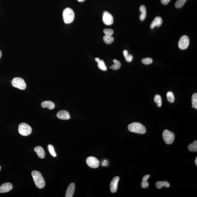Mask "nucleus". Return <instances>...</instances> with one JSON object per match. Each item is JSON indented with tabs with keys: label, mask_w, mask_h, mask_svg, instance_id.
<instances>
[{
	"label": "nucleus",
	"mask_w": 197,
	"mask_h": 197,
	"mask_svg": "<svg viewBox=\"0 0 197 197\" xmlns=\"http://www.w3.org/2000/svg\"><path fill=\"white\" fill-rule=\"evenodd\" d=\"M167 98L169 102L173 103L175 101V98L173 93L171 91L168 92L166 94Z\"/></svg>",
	"instance_id": "nucleus-24"
},
{
	"label": "nucleus",
	"mask_w": 197,
	"mask_h": 197,
	"mask_svg": "<svg viewBox=\"0 0 197 197\" xmlns=\"http://www.w3.org/2000/svg\"><path fill=\"white\" fill-rule=\"evenodd\" d=\"M32 132L31 127L25 123H22L18 127V132L21 135L27 136L31 135Z\"/></svg>",
	"instance_id": "nucleus-4"
},
{
	"label": "nucleus",
	"mask_w": 197,
	"mask_h": 197,
	"mask_svg": "<svg viewBox=\"0 0 197 197\" xmlns=\"http://www.w3.org/2000/svg\"><path fill=\"white\" fill-rule=\"evenodd\" d=\"M171 0H161V2L164 5H167L170 2Z\"/></svg>",
	"instance_id": "nucleus-33"
},
{
	"label": "nucleus",
	"mask_w": 197,
	"mask_h": 197,
	"mask_svg": "<svg viewBox=\"0 0 197 197\" xmlns=\"http://www.w3.org/2000/svg\"><path fill=\"white\" fill-rule=\"evenodd\" d=\"M123 54L124 57L125 58L126 57L127 55H128V51L125 50L123 51Z\"/></svg>",
	"instance_id": "nucleus-35"
},
{
	"label": "nucleus",
	"mask_w": 197,
	"mask_h": 197,
	"mask_svg": "<svg viewBox=\"0 0 197 197\" xmlns=\"http://www.w3.org/2000/svg\"><path fill=\"white\" fill-rule=\"evenodd\" d=\"M189 40L187 35H183L180 38L178 43V46L180 49L185 50L188 48L189 45Z\"/></svg>",
	"instance_id": "nucleus-7"
},
{
	"label": "nucleus",
	"mask_w": 197,
	"mask_h": 197,
	"mask_svg": "<svg viewBox=\"0 0 197 197\" xmlns=\"http://www.w3.org/2000/svg\"><path fill=\"white\" fill-rule=\"evenodd\" d=\"M113 62L114 64L111 65V66L110 67V68L114 70H117L120 69L121 65V62L116 59L114 60Z\"/></svg>",
	"instance_id": "nucleus-19"
},
{
	"label": "nucleus",
	"mask_w": 197,
	"mask_h": 197,
	"mask_svg": "<svg viewBox=\"0 0 197 197\" xmlns=\"http://www.w3.org/2000/svg\"><path fill=\"white\" fill-rule=\"evenodd\" d=\"M86 163L88 166L92 168H98L100 165L98 160L95 157L92 156L88 157L87 158Z\"/></svg>",
	"instance_id": "nucleus-8"
},
{
	"label": "nucleus",
	"mask_w": 197,
	"mask_h": 197,
	"mask_svg": "<svg viewBox=\"0 0 197 197\" xmlns=\"http://www.w3.org/2000/svg\"><path fill=\"white\" fill-rule=\"evenodd\" d=\"M103 32L105 35H112L114 33V31L111 28H105Z\"/></svg>",
	"instance_id": "nucleus-29"
},
{
	"label": "nucleus",
	"mask_w": 197,
	"mask_h": 197,
	"mask_svg": "<svg viewBox=\"0 0 197 197\" xmlns=\"http://www.w3.org/2000/svg\"><path fill=\"white\" fill-rule=\"evenodd\" d=\"M41 106L43 108H47L49 110H52L55 108L54 103L51 101H46L42 103Z\"/></svg>",
	"instance_id": "nucleus-16"
},
{
	"label": "nucleus",
	"mask_w": 197,
	"mask_h": 197,
	"mask_svg": "<svg viewBox=\"0 0 197 197\" xmlns=\"http://www.w3.org/2000/svg\"><path fill=\"white\" fill-rule=\"evenodd\" d=\"M57 116L60 119L68 120L70 119L71 116L69 113L65 110H61L57 113Z\"/></svg>",
	"instance_id": "nucleus-12"
},
{
	"label": "nucleus",
	"mask_w": 197,
	"mask_h": 197,
	"mask_svg": "<svg viewBox=\"0 0 197 197\" xmlns=\"http://www.w3.org/2000/svg\"><path fill=\"white\" fill-rule=\"evenodd\" d=\"M195 164H196V165H197V157H196V158L195 160Z\"/></svg>",
	"instance_id": "nucleus-37"
},
{
	"label": "nucleus",
	"mask_w": 197,
	"mask_h": 197,
	"mask_svg": "<svg viewBox=\"0 0 197 197\" xmlns=\"http://www.w3.org/2000/svg\"><path fill=\"white\" fill-rule=\"evenodd\" d=\"M153 60L152 58H144L142 60V62L145 65H149L152 64L153 62Z\"/></svg>",
	"instance_id": "nucleus-28"
},
{
	"label": "nucleus",
	"mask_w": 197,
	"mask_h": 197,
	"mask_svg": "<svg viewBox=\"0 0 197 197\" xmlns=\"http://www.w3.org/2000/svg\"><path fill=\"white\" fill-rule=\"evenodd\" d=\"M31 175L37 187L40 189L44 188L45 185V181L40 172L37 171H33Z\"/></svg>",
	"instance_id": "nucleus-1"
},
{
	"label": "nucleus",
	"mask_w": 197,
	"mask_h": 197,
	"mask_svg": "<svg viewBox=\"0 0 197 197\" xmlns=\"http://www.w3.org/2000/svg\"><path fill=\"white\" fill-rule=\"evenodd\" d=\"M62 17L65 23L71 24L73 22L75 18V13L71 8H66L63 11Z\"/></svg>",
	"instance_id": "nucleus-3"
},
{
	"label": "nucleus",
	"mask_w": 197,
	"mask_h": 197,
	"mask_svg": "<svg viewBox=\"0 0 197 197\" xmlns=\"http://www.w3.org/2000/svg\"><path fill=\"white\" fill-rule=\"evenodd\" d=\"M13 186L12 184L10 182H6L0 186V193H4L9 192L12 189Z\"/></svg>",
	"instance_id": "nucleus-11"
},
{
	"label": "nucleus",
	"mask_w": 197,
	"mask_h": 197,
	"mask_svg": "<svg viewBox=\"0 0 197 197\" xmlns=\"http://www.w3.org/2000/svg\"><path fill=\"white\" fill-rule=\"evenodd\" d=\"M162 23V20L161 17H157L154 19L151 23L150 27L151 28L153 29L155 27H160Z\"/></svg>",
	"instance_id": "nucleus-14"
},
{
	"label": "nucleus",
	"mask_w": 197,
	"mask_h": 197,
	"mask_svg": "<svg viewBox=\"0 0 197 197\" xmlns=\"http://www.w3.org/2000/svg\"><path fill=\"white\" fill-rule=\"evenodd\" d=\"M98 68H99L100 69L102 70V71H106L107 70V68L106 67V65L105 64V62L103 60H101L98 62Z\"/></svg>",
	"instance_id": "nucleus-23"
},
{
	"label": "nucleus",
	"mask_w": 197,
	"mask_h": 197,
	"mask_svg": "<svg viewBox=\"0 0 197 197\" xmlns=\"http://www.w3.org/2000/svg\"><path fill=\"white\" fill-rule=\"evenodd\" d=\"M12 86L21 90L25 89L26 85L25 81L23 78L17 77L13 78L11 81Z\"/></svg>",
	"instance_id": "nucleus-5"
},
{
	"label": "nucleus",
	"mask_w": 197,
	"mask_h": 197,
	"mask_svg": "<svg viewBox=\"0 0 197 197\" xmlns=\"http://www.w3.org/2000/svg\"><path fill=\"white\" fill-rule=\"evenodd\" d=\"M75 185L74 183H71L68 186L66 193V197H72L73 196L75 191Z\"/></svg>",
	"instance_id": "nucleus-13"
},
{
	"label": "nucleus",
	"mask_w": 197,
	"mask_h": 197,
	"mask_svg": "<svg viewBox=\"0 0 197 197\" xmlns=\"http://www.w3.org/2000/svg\"><path fill=\"white\" fill-rule=\"evenodd\" d=\"M128 129L131 132L144 134L146 132V128L142 124L138 122H133L128 125Z\"/></svg>",
	"instance_id": "nucleus-2"
},
{
	"label": "nucleus",
	"mask_w": 197,
	"mask_h": 197,
	"mask_svg": "<svg viewBox=\"0 0 197 197\" xmlns=\"http://www.w3.org/2000/svg\"><path fill=\"white\" fill-rule=\"evenodd\" d=\"M119 179V177L116 176L113 178L111 181L110 185V189L112 193L116 192L117 190L118 183Z\"/></svg>",
	"instance_id": "nucleus-10"
},
{
	"label": "nucleus",
	"mask_w": 197,
	"mask_h": 197,
	"mask_svg": "<svg viewBox=\"0 0 197 197\" xmlns=\"http://www.w3.org/2000/svg\"><path fill=\"white\" fill-rule=\"evenodd\" d=\"M154 101L157 104V105L159 107H161L162 105V99L160 96L159 95H157L155 96L154 98Z\"/></svg>",
	"instance_id": "nucleus-25"
},
{
	"label": "nucleus",
	"mask_w": 197,
	"mask_h": 197,
	"mask_svg": "<svg viewBox=\"0 0 197 197\" xmlns=\"http://www.w3.org/2000/svg\"><path fill=\"white\" fill-rule=\"evenodd\" d=\"M125 60L127 62H131L132 61V59H133V56L132 55H127L126 57Z\"/></svg>",
	"instance_id": "nucleus-31"
},
{
	"label": "nucleus",
	"mask_w": 197,
	"mask_h": 197,
	"mask_svg": "<svg viewBox=\"0 0 197 197\" xmlns=\"http://www.w3.org/2000/svg\"><path fill=\"white\" fill-rule=\"evenodd\" d=\"M188 149L191 152H196L197 151V141H195L192 143L188 146Z\"/></svg>",
	"instance_id": "nucleus-20"
},
{
	"label": "nucleus",
	"mask_w": 197,
	"mask_h": 197,
	"mask_svg": "<svg viewBox=\"0 0 197 197\" xmlns=\"http://www.w3.org/2000/svg\"><path fill=\"white\" fill-rule=\"evenodd\" d=\"M192 108L197 109V94L195 93L192 95Z\"/></svg>",
	"instance_id": "nucleus-22"
},
{
	"label": "nucleus",
	"mask_w": 197,
	"mask_h": 197,
	"mask_svg": "<svg viewBox=\"0 0 197 197\" xmlns=\"http://www.w3.org/2000/svg\"><path fill=\"white\" fill-rule=\"evenodd\" d=\"M2 55V53L1 51H0V58H1V56Z\"/></svg>",
	"instance_id": "nucleus-39"
},
{
	"label": "nucleus",
	"mask_w": 197,
	"mask_h": 197,
	"mask_svg": "<svg viewBox=\"0 0 197 197\" xmlns=\"http://www.w3.org/2000/svg\"><path fill=\"white\" fill-rule=\"evenodd\" d=\"M48 149L49 151V153H50L51 155L52 156L54 157H56L57 156V155L56 153H55V149L53 145H48Z\"/></svg>",
	"instance_id": "nucleus-26"
},
{
	"label": "nucleus",
	"mask_w": 197,
	"mask_h": 197,
	"mask_svg": "<svg viewBox=\"0 0 197 197\" xmlns=\"http://www.w3.org/2000/svg\"><path fill=\"white\" fill-rule=\"evenodd\" d=\"M108 161L107 160H104L102 161V165L103 166H108Z\"/></svg>",
	"instance_id": "nucleus-32"
},
{
	"label": "nucleus",
	"mask_w": 197,
	"mask_h": 197,
	"mask_svg": "<svg viewBox=\"0 0 197 197\" xmlns=\"http://www.w3.org/2000/svg\"><path fill=\"white\" fill-rule=\"evenodd\" d=\"M100 60V59L98 58H95V61H96L97 62H99Z\"/></svg>",
	"instance_id": "nucleus-36"
},
{
	"label": "nucleus",
	"mask_w": 197,
	"mask_h": 197,
	"mask_svg": "<svg viewBox=\"0 0 197 197\" xmlns=\"http://www.w3.org/2000/svg\"><path fill=\"white\" fill-rule=\"evenodd\" d=\"M149 186V184L147 181H142L141 182V187L142 188H148Z\"/></svg>",
	"instance_id": "nucleus-30"
},
{
	"label": "nucleus",
	"mask_w": 197,
	"mask_h": 197,
	"mask_svg": "<svg viewBox=\"0 0 197 197\" xmlns=\"http://www.w3.org/2000/svg\"><path fill=\"white\" fill-rule=\"evenodd\" d=\"M102 19L104 24L106 25H111L114 23L113 17L108 11H105L103 12Z\"/></svg>",
	"instance_id": "nucleus-9"
},
{
	"label": "nucleus",
	"mask_w": 197,
	"mask_h": 197,
	"mask_svg": "<svg viewBox=\"0 0 197 197\" xmlns=\"http://www.w3.org/2000/svg\"><path fill=\"white\" fill-rule=\"evenodd\" d=\"M141 14L140 15L139 18L141 21H143L145 19L146 16V9L145 6L141 5L139 8Z\"/></svg>",
	"instance_id": "nucleus-17"
},
{
	"label": "nucleus",
	"mask_w": 197,
	"mask_h": 197,
	"mask_svg": "<svg viewBox=\"0 0 197 197\" xmlns=\"http://www.w3.org/2000/svg\"><path fill=\"white\" fill-rule=\"evenodd\" d=\"M34 151L37 154V155L39 158H44L45 156V153L43 148L41 146H37L35 147L34 149Z\"/></svg>",
	"instance_id": "nucleus-15"
},
{
	"label": "nucleus",
	"mask_w": 197,
	"mask_h": 197,
	"mask_svg": "<svg viewBox=\"0 0 197 197\" xmlns=\"http://www.w3.org/2000/svg\"><path fill=\"white\" fill-rule=\"evenodd\" d=\"M150 175H146L142 178V181H147L150 178Z\"/></svg>",
	"instance_id": "nucleus-34"
},
{
	"label": "nucleus",
	"mask_w": 197,
	"mask_h": 197,
	"mask_svg": "<svg viewBox=\"0 0 197 197\" xmlns=\"http://www.w3.org/2000/svg\"><path fill=\"white\" fill-rule=\"evenodd\" d=\"M187 0H177L175 3V6L177 8H180L183 6Z\"/></svg>",
	"instance_id": "nucleus-27"
},
{
	"label": "nucleus",
	"mask_w": 197,
	"mask_h": 197,
	"mask_svg": "<svg viewBox=\"0 0 197 197\" xmlns=\"http://www.w3.org/2000/svg\"><path fill=\"white\" fill-rule=\"evenodd\" d=\"M78 1L79 2H83L85 1V0H78Z\"/></svg>",
	"instance_id": "nucleus-38"
},
{
	"label": "nucleus",
	"mask_w": 197,
	"mask_h": 197,
	"mask_svg": "<svg viewBox=\"0 0 197 197\" xmlns=\"http://www.w3.org/2000/svg\"><path fill=\"white\" fill-rule=\"evenodd\" d=\"M162 137L164 141L167 144H172L175 140V135L173 132L167 130L164 131Z\"/></svg>",
	"instance_id": "nucleus-6"
},
{
	"label": "nucleus",
	"mask_w": 197,
	"mask_h": 197,
	"mask_svg": "<svg viewBox=\"0 0 197 197\" xmlns=\"http://www.w3.org/2000/svg\"><path fill=\"white\" fill-rule=\"evenodd\" d=\"M103 40L104 42L108 44L112 43L114 41V38L112 35H105L103 37Z\"/></svg>",
	"instance_id": "nucleus-21"
},
{
	"label": "nucleus",
	"mask_w": 197,
	"mask_h": 197,
	"mask_svg": "<svg viewBox=\"0 0 197 197\" xmlns=\"http://www.w3.org/2000/svg\"><path fill=\"white\" fill-rule=\"evenodd\" d=\"M156 187L158 189H161V188L163 187H169L170 185L169 182L164 181V182H156Z\"/></svg>",
	"instance_id": "nucleus-18"
},
{
	"label": "nucleus",
	"mask_w": 197,
	"mask_h": 197,
	"mask_svg": "<svg viewBox=\"0 0 197 197\" xmlns=\"http://www.w3.org/2000/svg\"><path fill=\"white\" fill-rule=\"evenodd\" d=\"M1 166H0V171H1Z\"/></svg>",
	"instance_id": "nucleus-40"
}]
</instances>
